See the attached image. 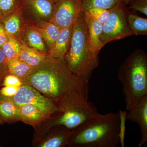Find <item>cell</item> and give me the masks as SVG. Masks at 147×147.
<instances>
[{
    "label": "cell",
    "mask_w": 147,
    "mask_h": 147,
    "mask_svg": "<svg viewBox=\"0 0 147 147\" xmlns=\"http://www.w3.org/2000/svg\"><path fill=\"white\" fill-rule=\"evenodd\" d=\"M19 120L25 123L36 125L50 117L51 114L36 105L25 104L18 105Z\"/></svg>",
    "instance_id": "10"
},
{
    "label": "cell",
    "mask_w": 147,
    "mask_h": 147,
    "mask_svg": "<svg viewBox=\"0 0 147 147\" xmlns=\"http://www.w3.org/2000/svg\"><path fill=\"white\" fill-rule=\"evenodd\" d=\"M128 5L127 9L139 11L147 16V0H131Z\"/></svg>",
    "instance_id": "26"
},
{
    "label": "cell",
    "mask_w": 147,
    "mask_h": 147,
    "mask_svg": "<svg viewBox=\"0 0 147 147\" xmlns=\"http://www.w3.org/2000/svg\"><path fill=\"white\" fill-rule=\"evenodd\" d=\"M8 98L18 106L32 104L51 115L58 111L57 107L54 101L42 95L37 90L28 84H22L16 94Z\"/></svg>",
    "instance_id": "7"
},
{
    "label": "cell",
    "mask_w": 147,
    "mask_h": 147,
    "mask_svg": "<svg viewBox=\"0 0 147 147\" xmlns=\"http://www.w3.org/2000/svg\"><path fill=\"white\" fill-rule=\"evenodd\" d=\"M33 28L41 35L46 43L48 53L58 38L61 28L50 21H43Z\"/></svg>",
    "instance_id": "14"
},
{
    "label": "cell",
    "mask_w": 147,
    "mask_h": 147,
    "mask_svg": "<svg viewBox=\"0 0 147 147\" xmlns=\"http://www.w3.org/2000/svg\"><path fill=\"white\" fill-rule=\"evenodd\" d=\"M130 1H131V0H125L124 2L125 5L126 6L128 5Z\"/></svg>",
    "instance_id": "30"
},
{
    "label": "cell",
    "mask_w": 147,
    "mask_h": 147,
    "mask_svg": "<svg viewBox=\"0 0 147 147\" xmlns=\"http://www.w3.org/2000/svg\"><path fill=\"white\" fill-rule=\"evenodd\" d=\"M3 80L4 86L20 87L23 84L19 78L12 74L6 75Z\"/></svg>",
    "instance_id": "27"
},
{
    "label": "cell",
    "mask_w": 147,
    "mask_h": 147,
    "mask_svg": "<svg viewBox=\"0 0 147 147\" xmlns=\"http://www.w3.org/2000/svg\"><path fill=\"white\" fill-rule=\"evenodd\" d=\"M126 119L139 125L141 138L138 146H144L147 142V95L128 110Z\"/></svg>",
    "instance_id": "9"
},
{
    "label": "cell",
    "mask_w": 147,
    "mask_h": 147,
    "mask_svg": "<svg viewBox=\"0 0 147 147\" xmlns=\"http://www.w3.org/2000/svg\"><path fill=\"white\" fill-rule=\"evenodd\" d=\"M55 2L53 0H24L23 3L40 17L50 20Z\"/></svg>",
    "instance_id": "15"
},
{
    "label": "cell",
    "mask_w": 147,
    "mask_h": 147,
    "mask_svg": "<svg viewBox=\"0 0 147 147\" xmlns=\"http://www.w3.org/2000/svg\"><path fill=\"white\" fill-rule=\"evenodd\" d=\"M19 120L18 106L0 94V124Z\"/></svg>",
    "instance_id": "13"
},
{
    "label": "cell",
    "mask_w": 147,
    "mask_h": 147,
    "mask_svg": "<svg viewBox=\"0 0 147 147\" xmlns=\"http://www.w3.org/2000/svg\"><path fill=\"white\" fill-rule=\"evenodd\" d=\"M73 25L68 28H62L58 38L50 51L48 56L51 57H65L70 47Z\"/></svg>",
    "instance_id": "12"
},
{
    "label": "cell",
    "mask_w": 147,
    "mask_h": 147,
    "mask_svg": "<svg viewBox=\"0 0 147 147\" xmlns=\"http://www.w3.org/2000/svg\"><path fill=\"white\" fill-rule=\"evenodd\" d=\"M54 101L58 112L88 101L89 83L70 71L65 57H47L30 73L20 79Z\"/></svg>",
    "instance_id": "1"
},
{
    "label": "cell",
    "mask_w": 147,
    "mask_h": 147,
    "mask_svg": "<svg viewBox=\"0 0 147 147\" xmlns=\"http://www.w3.org/2000/svg\"><path fill=\"white\" fill-rule=\"evenodd\" d=\"M110 12V9L94 7L84 12H87L94 21L103 25L108 19Z\"/></svg>",
    "instance_id": "24"
},
{
    "label": "cell",
    "mask_w": 147,
    "mask_h": 147,
    "mask_svg": "<svg viewBox=\"0 0 147 147\" xmlns=\"http://www.w3.org/2000/svg\"><path fill=\"white\" fill-rule=\"evenodd\" d=\"M127 114L126 110H119V144L122 147H124L125 137V125Z\"/></svg>",
    "instance_id": "25"
},
{
    "label": "cell",
    "mask_w": 147,
    "mask_h": 147,
    "mask_svg": "<svg viewBox=\"0 0 147 147\" xmlns=\"http://www.w3.org/2000/svg\"><path fill=\"white\" fill-rule=\"evenodd\" d=\"M119 113H109L88 121L71 132L69 146L117 147L119 144Z\"/></svg>",
    "instance_id": "2"
},
{
    "label": "cell",
    "mask_w": 147,
    "mask_h": 147,
    "mask_svg": "<svg viewBox=\"0 0 147 147\" xmlns=\"http://www.w3.org/2000/svg\"><path fill=\"white\" fill-rule=\"evenodd\" d=\"M47 55L26 44H23L18 58L34 67L44 60Z\"/></svg>",
    "instance_id": "17"
},
{
    "label": "cell",
    "mask_w": 147,
    "mask_h": 147,
    "mask_svg": "<svg viewBox=\"0 0 147 147\" xmlns=\"http://www.w3.org/2000/svg\"><path fill=\"white\" fill-rule=\"evenodd\" d=\"M6 63L10 74L14 75L20 79L28 75L33 67L18 58L7 59Z\"/></svg>",
    "instance_id": "18"
},
{
    "label": "cell",
    "mask_w": 147,
    "mask_h": 147,
    "mask_svg": "<svg viewBox=\"0 0 147 147\" xmlns=\"http://www.w3.org/2000/svg\"><path fill=\"white\" fill-rule=\"evenodd\" d=\"M19 87L4 86L0 89V94L5 97H11L16 94Z\"/></svg>",
    "instance_id": "28"
},
{
    "label": "cell",
    "mask_w": 147,
    "mask_h": 147,
    "mask_svg": "<svg viewBox=\"0 0 147 147\" xmlns=\"http://www.w3.org/2000/svg\"><path fill=\"white\" fill-rule=\"evenodd\" d=\"M83 0H56L50 21L60 28L73 26L82 11Z\"/></svg>",
    "instance_id": "8"
},
{
    "label": "cell",
    "mask_w": 147,
    "mask_h": 147,
    "mask_svg": "<svg viewBox=\"0 0 147 147\" xmlns=\"http://www.w3.org/2000/svg\"><path fill=\"white\" fill-rule=\"evenodd\" d=\"M84 13L88 27L89 40L92 52L95 57H98V54L102 49L100 36L103 25L94 21L87 12Z\"/></svg>",
    "instance_id": "11"
},
{
    "label": "cell",
    "mask_w": 147,
    "mask_h": 147,
    "mask_svg": "<svg viewBox=\"0 0 147 147\" xmlns=\"http://www.w3.org/2000/svg\"><path fill=\"white\" fill-rule=\"evenodd\" d=\"M7 36L12 37L18 34L21 28V19L18 14L7 16L0 19Z\"/></svg>",
    "instance_id": "20"
},
{
    "label": "cell",
    "mask_w": 147,
    "mask_h": 147,
    "mask_svg": "<svg viewBox=\"0 0 147 147\" xmlns=\"http://www.w3.org/2000/svg\"><path fill=\"white\" fill-rule=\"evenodd\" d=\"M59 113H61L60 115L55 119L52 125H63L70 130L76 128L100 114L94 105L88 101Z\"/></svg>",
    "instance_id": "6"
},
{
    "label": "cell",
    "mask_w": 147,
    "mask_h": 147,
    "mask_svg": "<svg viewBox=\"0 0 147 147\" xmlns=\"http://www.w3.org/2000/svg\"><path fill=\"white\" fill-rule=\"evenodd\" d=\"M126 7L123 4L110 9L109 17L102 26V48L109 42L133 35L127 21Z\"/></svg>",
    "instance_id": "5"
},
{
    "label": "cell",
    "mask_w": 147,
    "mask_h": 147,
    "mask_svg": "<svg viewBox=\"0 0 147 147\" xmlns=\"http://www.w3.org/2000/svg\"><path fill=\"white\" fill-rule=\"evenodd\" d=\"M53 1H56V0H53Z\"/></svg>",
    "instance_id": "31"
},
{
    "label": "cell",
    "mask_w": 147,
    "mask_h": 147,
    "mask_svg": "<svg viewBox=\"0 0 147 147\" xmlns=\"http://www.w3.org/2000/svg\"><path fill=\"white\" fill-rule=\"evenodd\" d=\"M118 78L128 111L147 95V56L142 49L131 53L122 63Z\"/></svg>",
    "instance_id": "4"
},
{
    "label": "cell",
    "mask_w": 147,
    "mask_h": 147,
    "mask_svg": "<svg viewBox=\"0 0 147 147\" xmlns=\"http://www.w3.org/2000/svg\"><path fill=\"white\" fill-rule=\"evenodd\" d=\"M8 39V37L6 33L5 30L2 24L0 22V48Z\"/></svg>",
    "instance_id": "29"
},
{
    "label": "cell",
    "mask_w": 147,
    "mask_h": 147,
    "mask_svg": "<svg viewBox=\"0 0 147 147\" xmlns=\"http://www.w3.org/2000/svg\"><path fill=\"white\" fill-rule=\"evenodd\" d=\"M65 60L70 71L87 83L99 62L92 53L88 27L84 12L80 13L73 24L70 47Z\"/></svg>",
    "instance_id": "3"
},
{
    "label": "cell",
    "mask_w": 147,
    "mask_h": 147,
    "mask_svg": "<svg viewBox=\"0 0 147 147\" xmlns=\"http://www.w3.org/2000/svg\"><path fill=\"white\" fill-rule=\"evenodd\" d=\"M136 11L126 9L127 21L133 35L137 36L147 34V19L139 16Z\"/></svg>",
    "instance_id": "16"
},
{
    "label": "cell",
    "mask_w": 147,
    "mask_h": 147,
    "mask_svg": "<svg viewBox=\"0 0 147 147\" xmlns=\"http://www.w3.org/2000/svg\"><path fill=\"white\" fill-rule=\"evenodd\" d=\"M26 38L29 46L40 52L47 54V49L45 46V41L36 29L33 28L29 29L27 32Z\"/></svg>",
    "instance_id": "21"
},
{
    "label": "cell",
    "mask_w": 147,
    "mask_h": 147,
    "mask_svg": "<svg viewBox=\"0 0 147 147\" xmlns=\"http://www.w3.org/2000/svg\"><path fill=\"white\" fill-rule=\"evenodd\" d=\"M8 39L1 48L7 59H12L18 57L21 51V45L18 40L12 37L7 36Z\"/></svg>",
    "instance_id": "22"
},
{
    "label": "cell",
    "mask_w": 147,
    "mask_h": 147,
    "mask_svg": "<svg viewBox=\"0 0 147 147\" xmlns=\"http://www.w3.org/2000/svg\"><path fill=\"white\" fill-rule=\"evenodd\" d=\"M125 1V0H83L82 11L86 12L90 9L94 7L111 9L124 4Z\"/></svg>",
    "instance_id": "19"
},
{
    "label": "cell",
    "mask_w": 147,
    "mask_h": 147,
    "mask_svg": "<svg viewBox=\"0 0 147 147\" xmlns=\"http://www.w3.org/2000/svg\"><path fill=\"white\" fill-rule=\"evenodd\" d=\"M24 0H0V19L8 16L23 4Z\"/></svg>",
    "instance_id": "23"
}]
</instances>
